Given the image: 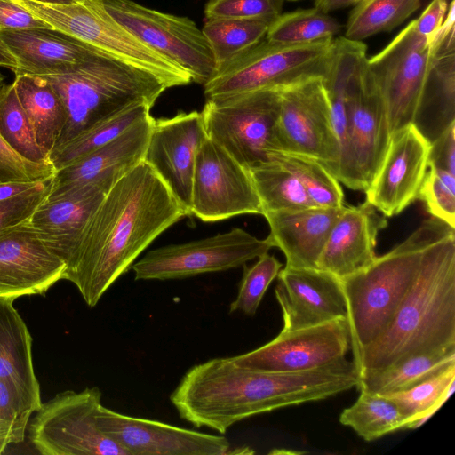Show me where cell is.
<instances>
[{"label":"cell","instance_id":"1","mask_svg":"<svg viewBox=\"0 0 455 455\" xmlns=\"http://www.w3.org/2000/svg\"><path fill=\"white\" fill-rule=\"evenodd\" d=\"M188 216L143 160L113 184L89 220L64 279L95 307L164 231Z\"/></svg>","mask_w":455,"mask_h":455},{"label":"cell","instance_id":"2","mask_svg":"<svg viewBox=\"0 0 455 455\" xmlns=\"http://www.w3.org/2000/svg\"><path fill=\"white\" fill-rule=\"evenodd\" d=\"M355 363L299 372L252 370L230 357L191 367L170 395L180 417L221 435L250 417L303 403L323 400L356 387Z\"/></svg>","mask_w":455,"mask_h":455},{"label":"cell","instance_id":"3","mask_svg":"<svg viewBox=\"0 0 455 455\" xmlns=\"http://www.w3.org/2000/svg\"><path fill=\"white\" fill-rule=\"evenodd\" d=\"M455 345V228L427 249L420 271L387 330L360 355L359 377L413 354Z\"/></svg>","mask_w":455,"mask_h":455},{"label":"cell","instance_id":"4","mask_svg":"<svg viewBox=\"0 0 455 455\" xmlns=\"http://www.w3.org/2000/svg\"><path fill=\"white\" fill-rule=\"evenodd\" d=\"M431 217L367 267L340 279L347 304L353 363L388 327L414 283L429 246L447 226Z\"/></svg>","mask_w":455,"mask_h":455},{"label":"cell","instance_id":"5","mask_svg":"<svg viewBox=\"0 0 455 455\" xmlns=\"http://www.w3.org/2000/svg\"><path fill=\"white\" fill-rule=\"evenodd\" d=\"M43 77L58 92L67 111L65 126L54 148L132 106L152 108L170 88L154 75L102 52L71 73Z\"/></svg>","mask_w":455,"mask_h":455},{"label":"cell","instance_id":"6","mask_svg":"<svg viewBox=\"0 0 455 455\" xmlns=\"http://www.w3.org/2000/svg\"><path fill=\"white\" fill-rule=\"evenodd\" d=\"M12 1L45 21L52 28L116 60L154 75L170 88L192 82L186 70L148 46L116 21L100 0H76L69 4Z\"/></svg>","mask_w":455,"mask_h":455},{"label":"cell","instance_id":"7","mask_svg":"<svg viewBox=\"0 0 455 455\" xmlns=\"http://www.w3.org/2000/svg\"><path fill=\"white\" fill-rule=\"evenodd\" d=\"M334 38L303 44H283L266 38L220 68L204 85L206 100L283 88L296 82L324 76Z\"/></svg>","mask_w":455,"mask_h":455},{"label":"cell","instance_id":"8","mask_svg":"<svg viewBox=\"0 0 455 455\" xmlns=\"http://www.w3.org/2000/svg\"><path fill=\"white\" fill-rule=\"evenodd\" d=\"M280 88L209 99L201 111L207 137L248 170L273 161Z\"/></svg>","mask_w":455,"mask_h":455},{"label":"cell","instance_id":"9","mask_svg":"<svg viewBox=\"0 0 455 455\" xmlns=\"http://www.w3.org/2000/svg\"><path fill=\"white\" fill-rule=\"evenodd\" d=\"M101 392L67 390L41 404L29 424V440L44 455H128L100 428Z\"/></svg>","mask_w":455,"mask_h":455},{"label":"cell","instance_id":"10","mask_svg":"<svg viewBox=\"0 0 455 455\" xmlns=\"http://www.w3.org/2000/svg\"><path fill=\"white\" fill-rule=\"evenodd\" d=\"M273 248L240 228L188 243L148 251L134 262L135 280H173L243 267Z\"/></svg>","mask_w":455,"mask_h":455},{"label":"cell","instance_id":"11","mask_svg":"<svg viewBox=\"0 0 455 455\" xmlns=\"http://www.w3.org/2000/svg\"><path fill=\"white\" fill-rule=\"evenodd\" d=\"M107 12L150 48L176 63L203 86L217 72L212 48L189 18L162 12L132 0H100Z\"/></svg>","mask_w":455,"mask_h":455},{"label":"cell","instance_id":"12","mask_svg":"<svg viewBox=\"0 0 455 455\" xmlns=\"http://www.w3.org/2000/svg\"><path fill=\"white\" fill-rule=\"evenodd\" d=\"M433 42L410 22L366 67L386 108L391 134L412 123L431 66Z\"/></svg>","mask_w":455,"mask_h":455},{"label":"cell","instance_id":"13","mask_svg":"<svg viewBox=\"0 0 455 455\" xmlns=\"http://www.w3.org/2000/svg\"><path fill=\"white\" fill-rule=\"evenodd\" d=\"M277 134L281 151L315 158L336 177L339 148L323 76L280 88Z\"/></svg>","mask_w":455,"mask_h":455},{"label":"cell","instance_id":"14","mask_svg":"<svg viewBox=\"0 0 455 455\" xmlns=\"http://www.w3.org/2000/svg\"><path fill=\"white\" fill-rule=\"evenodd\" d=\"M365 56L347 86V155L339 182L365 191L384 159L391 138L385 106L366 67Z\"/></svg>","mask_w":455,"mask_h":455},{"label":"cell","instance_id":"15","mask_svg":"<svg viewBox=\"0 0 455 455\" xmlns=\"http://www.w3.org/2000/svg\"><path fill=\"white\" fill-rule=\"evenodd\" d=\"M192 214L205 222L263 214L250 171L208 137L196 156Z\"/></svg>","mask_w":455,"mask_h":455},{"label":"cell","instance_id":"16","mask_svg":"<svg viewBox=\"0 0 455 455\" xmlns=\"http://www.w3.org/2000/svg\"><path fill=\"white\" fill-rule=\"evenodd\" d=\"M351 349L348 324L339 319L281 331L267 344L230 357L239 366L275 372H299L340 364Z\"/></svg>","mask_w":455,"mask_h":455},{"label":"cell","instance_id":"17","mask_svg":"<svg viewBox=\"0 0 455 455\" xmlns=\"http://www.w3.org/2000/svg\"><path fill=\"white\" fill-rule=\"evenodd\" d=\"M98 421L101 430L128 455L231 454L230 443L221 434H206L129 416L103 405Z\"/></svg>","mask_w":455,"mask_h":455},{"label":"cell","instance_id":"18","mask_svg":"<svg viewBox=\"0 0 455 455\" xmlns=\"http://www.w3.org/2000/svg\"><path fill=\"white\" fill-rule=\"evenodd\" d=\"M207 138L201 112L155 119L143 160L191 215L192 181L198 148Z\"/></svg>","mask_w":455,"mask_h":455},{"label":"cell","instance_id":"19","mask_svg":"<svg viewBox=\"0 0 455 455\" xmlns=\"http://www.w3.org/2000/svg\"><path fill=\"white\" fill-rule=\"evenodd\" d=\"M429 146L412 124L391 134L380 167L364 191L365 201L385 217H393L418 200Z\"/></svg>","mask_w":455,"mask_h":455},{"label":"cell","instance_id":"20","mask_svg":"<svg viewBox=\"0 0 455 455\" xmlns=\"http://www.w3.org/2000/svg\"><path fill=\"white\" fill-rule=\"evenodd\" d=\"M28 221L0 235V298L14 300L43 294L64 279L65 262L45 245Z\"/></svg>","mask_w":455,"mask_h":455},{"label":"cell","instance_id":"21","mask_svg":"<svg viewBox=\"0 0 455 455\" xmlns=\"http://www.w3.org/2000/svg\"><path fill=\"white\" fill-rule=\"evenodd\" d=\"M277 277L275 293L283 315L281 331L347 320L341 282L334 275L319 268L284 267Z\"/></svg>","mask_w":455,"mask_h":455},{"label":"cell","instance_id":"22","mask_svg":"<svg viewBox=\"0 0 455 455\" xmlns=\"http://www.w3.org/2000/svg\"><path fill=\"white\" fill-rule=\"evenodd\" d=\"M154 120L148 116L104 146L56 170L46 199H56L96 181L119 180L143 161Z\"/></svg>","mask_w":455,"mask_h":455},{"label":"cell","instance_id":"23","mask_svg":"<svg viewBox=\"0 0 455 455\" xmlns=\"http://www.w3.org/2000/svg\"><path fill=\"white\" fill-rule=\"evenodd\" d=\"M432 42L431 66L411 123L429 143L455 124V0Z\"/></svg>","mask_w":455,"mask_h":455},{"label":"cell","instance_id":"24","mask_svg":"<svg viewBox=\"0 0 455 455\" xmlns=\"http://www.w3.org/2000/svg\"><path fill=\"white\" fill-rule=\"evenodd\" d=\"M387 227L386 217L368 202L345 205L330 231L317 268L342 279L367 267L377 257L378 235Z\"/></svg>","mask_w":455,"mask_h":455},{"label":"cell","instance_id":"25","mask_svg":"<svg viewBox=\"0 0 455 455\" xmlns=\"http://www.w3.org/2000/svg\"><path fill=\"white\" fill-rule=\"evenodd\" d=\"M116 181H96L56 199H45L31 216L29 224L66 267L89 220Z\"/></svg>","mask_w":455,"mask_h":455},{"label":"cell","instance_id":"26","mask_svg":"<svg viewBox=\"0 0 455 455\" xmlns=\"http://www.w3.org/2000/svg\"><path fill=\"white\" fill-rule=\"evenodd\" d=\"M0 38L15 56V75L38 76L71 73L100 52L53 28L0 31Z\"/></svg>","mask_w":455,"mask_h":455},{"label":"cell","instance_id":"27","mask_svg":"<svg viewBox=\"0 0 455 455\" xmlns=\"http://www.w3.org/2000/svg\"><path fill=\"white\" fill-rule=\"evenodd\" d=\"M343 207H312L263 215L270 229L267 238L273 247L279 248L284 254L285 267L317 268L330 231Z\"/></svg>","mask_w":455,"mask_h":455},{"label":"cell","instance_id":"28","mask_svg":"<svg viewBox=\"0 0 455 455\" xmlns=\"http://www.w3.org/2000/svg\"><path fill=\"white\" fill-rule=\"evenodd\" d=\"M12 302L0 298V379L41 404L39 383L32 363V339Z\"/></svg>","mask_w":455,"mask_h":455},{"label":"cell","instance_id":"29","mask_svg":"<svg viewBox=\"0 0 455 455\" xmlns=\"http://www.w3.org/2000/svg\"><path fill=\"white\" fill-rule=\"evenodd\" d=\"M366 45L344 36L335 37L328 69L323 77L327 91L333 127L339 148V162L336 178L339 181L347 155V86L359 62L366 55Z\"/></svg>","mask_w":455,"mask_h":455},{"label":"cell","instance_id":"30","mask_svg":"<svg viewBox=\"0 0 455 455\" xmlns=\"http://www.w3.org/2000/svg\"><path fill=\"white\" fill-rule=\"evenodd\" d=\"M455 364V345L413 354L389 367L359 377L356 387L387 395L405 391Z\"/></svg>","mask_w":455,"mask_h":455},{"label":"cell","instance_id":"31","mask_svg":"<svg viewBox=\"0 0 455 455\" xmlns=\"http://www.w3.org/2000/svg\"><path fill=\"white\" fill-rule=\"evenodd\" d=\"M40 148L49 156L66 124L64 103L50 82L38 76L15 75L13 81Z\"/></svg>","mask_w":455,"mask_h":455},{"label":"cell","instance_id":"32","mask_svg":"<svg viewBox=\"0 0 455 455\" xmlns=\"http://www.w3.org/2000/svg\"><path fill=\"white\" fill-rule=\"evenodd\" d=\"M150 108L146 104L134 105L93 124L54 148L48 156L49 162L55 171L68 165L108 143L134 124L150 116Z\"/></svg>","mask_w":455,"mask_h":455},{"label":"cell","instance_id":"33","mask_svg":"<svg viewBox=\"0 0 455 455\" xmlns=\"http://www.w3.org/2000/svg\"><path fill=\"white\" fill-rule=\"evenodd\" d=\"M250 171L263 214L316 207L296 175L278 161Z\"/></svg>","mask_w":455,"mask_h":455},{"label":"cell","instance_id":"34","mask_svg":"<svg viewBox=\"0 0 455 455\" xmlns=\"http://www.w3.org/2000/svg\"><path fill=\"white\" fill-rule=\"evenodd\" d=\"M359 391L355 403L341 412V424L351 427L365 441L406 429L407 419L393 400L386 395Z\"/></svg>","mask_w":455,"mask_h":455},{"label":"cell","instance_id":"35","mask_svg":"<svg viewBox=\"0 0 455 455\" xmlns=\"http://www.w3.org/2000/svg\"><path fill=\"white\" fill-rule=\"evenodd\" d=\"M268 19H210L202 28L214 55L217 70L266 37Z\"/></svg>","mask_w":455,"mask_h":455},{"label":"cell","instance_id":"36","mask_svg":"<svg viewBox=\"0 0 455 455\" xmlns=\"http://www.w3.org/2000/svg\"><path fill=\"white\" fill-rule=\"evenodd\" d=\"M421 5V0H363L350 12L345 38L360 41L401 25Z\"/></svg>","mask_w":455,"mask_h":455},{"label":"cell","instance_id":"37","mask_svg":"<svg viewBox=\"0 0 455 455\" xmlns=\"http://www.w3.org/2000/svg\"><path fill=\"white\" fill-rule=\"evenodd\" d=\"M0 136L20 157L35 164H51L37 143L33 124L13 82L0 88Z\"/></svg>","mask_w":455,"mask_h":455},{"label":"cell","instance_id":"38","mask_svg":"<svg viewBox=\"0 0 455 455\" xmlns=\"http://www.w3.org/2000/svg\"><path fill=\"white\" fill-rule=\"evenodd\" d=\"M455 387V364L402 392L386 396L393 400L407 419V428L427 421L451 396Z\"/></svg>","mask_w":455,"mask_h":455},{"label":"cell","instance_id":"39","mask_svg":"<svg viewBox=\"0 0 455 455\" xmlns=\"http://www.w3.org/2000/svg\"><path fill=\"white\" fill-rule=\"evenodd\" d=\"M341 25L313 7L281 13L269 25L266 39L283 44H303L334 38Z\"/></svg>","mask_w":455,"mask_h":455},{"label":"cell","instance_id":"40","mask_svg":"<svg viewBox=\"0 0 455 455\" xmlns=\"http://www.w3.org/2000/svg\"><path fill=\"white\" fill-rule=\"evenodd\" d=\"M299 179L316 207L342 208L344 192L337 178L320 161L301 154L278 151L273 156Z\"/></svg>","mask_w":455,"mask_h":455},{"label":"cell","instance_id":"41","mask_svg":"<svg viewBox=\"0 0 455 455\" xmlns=\"http://www.w3.org/2000/svg\"><path fill=\"white\" fill-rule=\"evenodd\" d=\"M41 404L0 379V454L9 444L24 440L28 419Z\"/></svg>","mask_w":455,"mask_h":455},{"label":"cell","instance_id":"42","mask_svg":"<svg viewBox=\"0 0 455 455\" xmlns=\"http://www.w3.org/2000/svg\"><path fill=\"white\" fill-rule=\"evenodd\" d=\"M283 264L268 252L258 258L251 266H243V273L236 298L229 306V312L241 311L254 315L265 292L277 277Z\"/></svg>","mask_w":455,"mask_h":455},{"label":"cell","instance_id":"43","mask_svg":"<svg viewBox=\"0 0 455 455\" xmlns=\"http://www.w3.org/2000/svg\"><path fill=\"white\" fill-rule=\"evenodd\" d=\"M427 212L455 228V175L446 171L428 168L419 197Z\"/></svg>","mask_w":455,"mask_h":455},{"label":"cell","instance_id":"44","mask_svg":"<svg viewBox=\"0 0 455 455\" xmlns=\"http://www.w3.org/2000/svg\"><path fill=\"white\" fill-rule=\"evenodd\" d=\"M284 0H209L205 4V20L268 19L282 13Z\"/></svg>","mask_w":455,"mask_h":455},{"label":"cell","instance_id":"45","mask_svg":"<svg viewBox=\"0 0 455 455\" xmlns=\"http://www.w3.org/2000/svg\"><path fill=\"white\" fill-rule=\"evenodd\" d=\"M52 178L43 180L33 189L0 200V235L30 220L37 207L47 198Z\"/></svg>","mask_w":455,"mask_h":455},{"label":"cell","instance_id":"46","mask_svg":"<svg viewBox=\"0 0 455 455\" xmlns=\"http://www.w3.org/2000/svg\"><path fill=\"white\" fill-rule=\"evenodd\" d=\"M54 172L52 164H35L20 157L0 136V183L43 180Z\"/></svg>","mask_w":455,"mask_h":455},{"label":"cell","instance_id":"47","mask_svg":"<svg viewBox=\"0 0 455 455\" xmlns=\"http://www.w3.org/2000/svg\"><path fill=\"white\" fill-rule=\"evenodd\" d=\"M52 28L12 0H0V31Z\"/></svg>","mask_w":455,"mask_h":455},{"label":"cell","instance_id":"48","mask_svg":"<svg viewBox=\"0 0 455 455\" xmlns=\"http://www.w3.org/2000/svg\"><path fill=\"white\" fill-rule=\"evenodd\" d=\"M427 164L455 175V124L430 143Z\"/></svg>","mask_w":455,"mask_h":455},{"label":"cell","instance_id":"49","mask_svg":"<svg viewBox=\"0 0 455 455\" xmlns=\"http://www.w3.org/2000/svg\"><path fill=\"white\" fill-rule=\"evenodd\" d=\"M448 7L447 0H432L423 12L413 20L419 34L432 39L443 25Z\"/></svg>","mask_w":455,"mask_h":455},{"label":"cell","instance_id":"50","mask_svg":"<svg viewBox=\"0 0 455 455\" xmlns=\"http://www.w3.org/2000/svg\"><path fill=\"white\" fill-rule=\"evenodd\" d=\"M49 178V177H48ZM44 180V179H43ZM43 180L0 183V200L10 198L36 188Z\"/></svg>","mask_w":455,"mask_h":455},{"label":"cell","instance_id":"51","mask_svg":"<svg viewBox=\"0 0 455 455\" xmlns=\"http://www.w3.org/2000/svg\"><path fill=\"white\" fill-rule=\"evenodd\" d=\"M363 0H312L314 7L329 14L331 12L356 5Z\"/></svg>","mask_w":455,"mask_h":455},{"label":"cell","instance_id":"52","mask_svg":"<svg viewBox=\"0 0 455 455\" xmlns=\"http://www.w3.org/2000/svg\"><path fill=\"white\" fill-rule=\"evenodd\" d=\"M0 67L11 69L16 72L19 68L18 61L15 56L11 52L8 47L0 38Z\"/></svg>","mask_w":455,"mask_h":455},{"label":"cell","instance_id":"53","mask_svg":"<svg viewBox=\"0 0 455 455\" xmlns=\"http://www.w3.org/2000/svg\"><path fill=\"white\" fill-rule=\"evenodd\" d=\"M36 2L45 3V4H69L76 0H33Z\"/></svg>","mask_w":455,"mask_h":455},{"label":"cell","instance_id":"54","mask_svg":"<svg viewBox=\"0 0 455 455\" xmlns=\"http://www.w3.org/2000/svg\"><path fill=\"white\" fill-rule=\"evenodd\" d=\"M4 76L0 71V88L4 84Z\"/></svg>","mask_w":455,"mask_h":455},{"label":"cell","instance_id":"55","mask_svg":"<svg viewBox=\"0 0 455 455\" xmlns=\"http://www.w3.org/2000/svg\"><path fill=\"white\" fill-rule=\"evenodd\" d=\"M289 1H298V0H289Z\"/></svg>","mask_w":455,"mask_h":455}]
</instances>
